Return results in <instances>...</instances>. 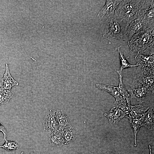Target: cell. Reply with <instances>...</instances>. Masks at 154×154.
<instances>
[{
  "mask_svg": "<svg viewBox=\"0 0 154 154\" xmlns=\"http://www.w3.org/2000/svg\"><path fill=\"white\" fill-rule=\"evenodd\" d=\"M153 0H121L114 14L128 26L133 20L143 16L151 6Z\"/></svg>",
  "mask_w": 154,
  "mask_h": 154,
  "instance_id": "obj_1",
  "label": "cell"
},
{
  "mask_svg": "<svg viewBox=\"0 0 154 154\" xmlns=\"http://www.w3.org/2000/svg\"><path fill=\"white\" fill-rule=\"evenodd\" d=\"M154 27L145 28L134 34L128 43L133 53L141 54L149 51V55L154 56Z\"/></svg>",
  "mask_w": 154,
  "mask_h": 154,
  "instance_id": "obj_2",
  "label": "cell"
},
{
  "mask_svg": "<svg viewBox=\"0 0 154 154\" xmlns=\"http://www.w3.org/2000/svg\"><path fill=\"white\" fill-rule=\"evenodd\" d=\"M103 37L112 41L123 39L128 26L117 19L114 14L107 15Z\"/></svg>",
  "mask_w": 154,
  "mask_h": 154,
  "instance_id": "obj_3",
  "label": "cell"
},
{
  "mask_svg": "<svg viewBox=\"0 0 154 154\" xmlns=\"http://www.w3.org/2000/svg\"><path fill=\"white\" fill-rule=\"evenodd\" d=\"M130 97L135 99L141 103H148L154 92L147 88L141 82L134 79L128 89Z\"/></svg>",
  "mask_w": 154,
  "mask_h": 154,
  "instance_id": "obj_4",
  "label": "cell"
},
{
  "mask_svg": "<svg viewBox=\"0 0 154 154\" xmlns=\"http://www.w3.org/2000/svg\"><path fill=\"white\" fill-rule=\"evenodd\" d=\"M97 88L100 90H105L110 94L116 99L114 103L118 104L125 105L130 103V99L122 97L119 91L118 86H114L108 84H96Z\"/></svg>",
  "mask_w": 154,
  "mask_h": 154,
  "instance_id": "obj_5",
  "label": "cell"
},
{
  "mask_svg": "<svg viewBox=\"0 0 154 154\" xmlns=\"http://www.w3.org/2000/svg\"><path fill=\"white\" fill-rule=\"evenodd\" d=\"M135 59L138 65V67L154 74V56L137 53Z\"/></svg>",
  "mask_w": 154,
  "mask_h": 154,
  "instance_id": "obj_6",
  "label": "cell"
},
{
  "mask_svg": "<svg viewBox=\"0 0 154 154\" xmlns=\"http://www.w3.org/2000/svg\"><path fill=\"white\" fill-rule=\"evenodd\" d=\"M44 130L47 133L59 130V127L57 122L55 110H49L46 115L43 121Z\"/></svg>",
  "mask_w": 154,
  "mask_h": 154,
  "instance_id": "obj_7",
  "label": "cell"
},
{
  "mask_svg": "<svg viewBox=\"0 0 154 154\" xmlns=\"http://www.w3.org/2000/svg\"><path fill=\"white\" fill-rule=\"evenodd\" d=\"M145 28L147 27L144 23L143 16L133 20L127 27L123 40L129 41L134 34Z\"/></svg>",
  "mask_w": 154,
  "mask_h": 154,
  "instance_id": "obj_8",
  "label": "cell"
},
{
  "mask_svg": "<svg viewBox=\"0 0 154 154\" xmlns=\"http://www.w3.org/2000/svg\"><path fill=\"white\" fill-rule=\"evenodd\" d=\"M137 70L139 72L136 75L134 79L139 81L148 89L154 92V74L138 67Z\"/></svg>",
  "mask_w": 154,
  "mask_h": 154,
  "instance_id": "obj_9",
  "label": "cell"
},
{
  "mask_svg": "<svg viewBox=\"0 0 154 154\" xmlns=\"http://www.w3.org/2000/svg\"><path fill=\"white\" fill-rule=\"evenodd\" d=\"M18 85V82L11 75L8 65L6 64L3 76L0 80V89L11 90L13 86Z\"/></svg>",
  "mask_w": 154,
  "mask_h": 154,
  "instance_id": "obj_10",
  "label": "cell"
},
{
  "mask_svg": "<svg viewBox=\"0 0 154 154\" xmlns=\"http://www.w3.org/2000/svg\"><path fill=\"white\" fill-rule=\"evenodd\" d=\"M104 116L112 124L117 123L127 114L121 109L117 108L112 107L108 112L104 113Z\"/></svg>",
  "mask_w": 154,
  "mask_h": 154,
  "instance_id": "obj_11",
  "label": "cell"
},
{
  "mask_svg": "<svg viewBox=\"0 0 154 154\" xmlns=\"http://www.w3.org/2000/svg\"><path fill=\"white\" fill-rule=\"evenodd\" d=\"M121 0L106 1L105 4L99 12L97 17H102L111 14H114L117 6Z\"/></svg>",
  "mask_w": 154,
  "mask_h": 154,
  "instance_id": "obj_12",
  "label": "cell"
},
{
  "mask_svg": "<svg viewBox=\"0 0 154 154\" xmlns=\"http://www.w3.org/2000/svg\"><path fill=\"white\" fill-rule=\"evenodd\" d=\"M126 117L128 118L134 136V146L137 145L136 137L137 134L139 131V129L142 126V124L143 118H140L134 117H131L126 115Z\"/></svg>",
  "mask_w": 154,
  "mask_h": 154,
  "instance_id": "obj_13",
  "label": "cell"
},
{
  "mask_svg": "<svg viewBox=\"0 0 154 154\" xmlns=\"http://www.w3.org/2000/svg\"><path fill=\"white\" fill-rule=\"evenodd\" d=\"M50 144L52 145L59 147L64 143V140L60 131L47 133Z\"/></svg>",
  "mask_w": 154,
  "mask_h": 154,
  "instance_id": "obj_14",
  "label": "cell"
},
{
  "mask_svg": "<svg viewBox=\"0 0 154 154\" xmlns=\"http://www.w3.org/2000/svg\"><path fill=\"white\" fill-rule=\"evenodd\" d=\"M151 5L143 16V19L146 27H154V3Z\"/></svg>",
  "mask_w": 154,
  "mask_h": 154,
  "instance_id": "obj_15",
  "label": "cell"
},
{
  "mask_svg": "<svg viewBox=\"0 0 154 154\" xmlns=\"http://www.w3.org/2000/svg\"><path fill=\"white\" fill-rule=\"evenodd\" d=\"M154 115L153 107L149 108L144 117L142 126L150 130H153L154 128Z\"/></svg>",
  "mask_w": 154,
  "mask_h": 154,
  "instance_id": "obj_16",
  "label": "cell"
},
{
  "mask_svg": "<svg viewBox=\"0 0 154 154\" xmlns=\"http://www.w3.org/2000/svg\"><path fill=\"white\" fill-rule=\"evenodd\" d=\"M56 119L59 127V130L71 126L68 119L62 110H55Z\"/></svg>",
  "mask_w": 154,
  "mask_h": 154,
  "instance_id": "obj_17",
  "label": "cell"
},
{
  "mask_svg": "<svg viewBox=\"0 0 154 154\" xmlns=\"http://www.w3.org/2000/svg\"><path fill=\"white\" fill-rule=\"evenodd\" d=\"M61 132L65 144H68L72 142L76 138L75 131L72 126L63 129Z\"/></svg>",
  "mask_w": 154,
  "mask_h": 154,
  "instance_id": "obj_18",
  "label": "cell"
},
{
  "mask_svg": "<svg viewBox=\"0 0 154 154\" xmlns=\"http://www.w3.org/2000/svg\"><path fill=\"white\" fill-rule=\"evenodd\" d=\"M149 108L141 104L132 106L130 112L126 115L131 117L143 118Z\"/></svg>",
  "mask_w": 154,
  "mask_h": 154,
  "instance_id": "obj_19",
  "label": "cell"
},
{
  "mask_svg": "<svg viewBox=\"0 0 154 154\" xmlns=\"http://www.w3.org/2000/svg\"><path fill=\"white\" fill-rule=\"evenodd\" d=\"M120 48V46L115 48V50L118 52L119 56L120 67L118 71L119 72H121L122 70L124 69L138 66V65L137 63L135 65H132L129 63L125 58L123 53L121 51Z\"/></svg>",
  "mask_w": 154,
  "mask_h": 154,
  "instance_id": "obj_20",
  "label": "cell"
},
{
  "mask_svg": "<svg viewBox=\"0 0 154 154\" xmlns=\"http://www.w3.org/2000/svg\"><path fill=\"white\" fill-rule=\"evenodd\" d=\"M13 96L11 90L0 89V105L8 103Z\"/></svg>",
  "mask_w": 154,
  "mask_h": 154,
  "instance_id": "obj_21",
  "label": "cell"
},
{
  "mask_svg": "<svg viewBox=\"0 0 154 154\" xmlns=\"http://www.w3.org/2000/svg\"><path fill=\"white\" fill-rule=\"evenodd\" d=\"M4 139L5 142L4 144L0 146V147H2L9 151H15L19 148V146L17 142L8 141L6 138H4Z\"/></svg>",
  "mask_w": 154,
  "mask_h": 154,
  "instance_id": "obj_22",
  "label": "cell"
},
{
  "mask_svg": "<svg viewBox=\"0 0 154 154\" xmlns=\"http://www.w3.org/2000/svg\"><path fill=\"white\" fill-rule=\"evenodd\" d=\"M1 132L3 134L4 138H6L7 134V132L5 127L0 123V132Z\"/></svg>",
  "mask_w": 154,
  "mask_h": 154,
  "instance_id": "obj_23",
  "label": "cell"
},
{
  "mask_svg": "<svg viewBox=\"0 0 154 154\" xmlns=\"http://www.w3.org/2000/svg\"><path fill=\"white\" fill-rule=\"evenodd\" d=\"M149 149L150 150V154H151V146L150 145H149Z\"/></svg>",
  "mask_w": 154,
  "mask_h": 154,
  "instance_id": "obj_24",
  "label": "cell"
}]
</instances>
